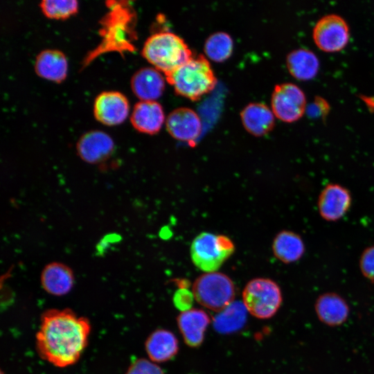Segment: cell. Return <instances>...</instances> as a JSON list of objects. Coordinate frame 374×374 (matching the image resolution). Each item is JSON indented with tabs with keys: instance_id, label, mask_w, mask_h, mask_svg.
Listing matches in <instances>:
<instances>
[{
	"instance_id": "cell-1",
	"label": "cell",
	"mask_w": 374,
	"mask_h": 374,
	"mask_svg": "<svg viewBox=\"0 0 374 374\" xmlns=\"http://www.w3.org/2000/svg\"><path fill=\"white\" fill-rule=\"evenodd\" d=\"M89 321L69 309L49 310L42 315L36 334L39 356L57 367L75 364L87 346Z\"/></svg>"
},
{
	"instance_id": "cell-2",
	"label": "cell",
	"mask_w": 374,
	"mask_h": 374,
	"mask_svg": "<svg viewBox=\"0 0 374 374\" xmlns=\"http://www.w3.org/2000/svg\"><path fill=\"white\" fill-rule=\"evenodd\" d=\"M142 55L165 75L172 73L193 57L184 40L168 31L150 35L144 43Z\"/></svg>"
},
{
	"instance_id": "cell-3",
	"label": "cell",
	"mask_w": 374,
	"mask_h": 374,
	"mask_svg": "<svg viewBox=\"0 0 374 374\" xmlns=\"http://www.w3.org/2000/svg\"><path fill=\"white\" fill-rule=\"evenodd\" d=\"M166 77L176 93L191 100L210 92L217 82L210 63L202 55H194Z\"/></svg>"
},
{
	"instance_id": "cell-4",
	"label": "cell",
	"mask_w": 374,
	"mask_h": 374,
	"mask_svg": "<svg viewBox=\"0 0 374 374\" xmlns=\"http://www.w3.org/2000/svg\"><path fill=\"white\" fill-rule=\"evenodd\" d=\"M235 251L233 241L224 235L202 232L197 235L190 246L193 264L203 271L218 270Z\"/></svg>"
},
{
	"instance_id": "cell-5",
	"label": "cell",
	"mask_w": 374,
	"mask_h": 374,
	"mask_svg": "<svg viewBox=\"0 0 374 374\" xmlns=\"http://www.w3.org/2000/svg\"><path fill=\"white\" fill-rule=\"evenodd\" d=\"M242 301L247 310L253 317L266 319L274 317L283 302L279 285L267 278H256L245 285Z\"/></svg>"
},
{
	"instance_id": "cell-6",
	"label": "cell",
	"mask_w": 374,
	"mask_h": 374,
	"mask_svg": "<svg viewBox=\"0 0 374 374\" xmlns=\"http://www.w3.org/2000/svg\"><path fill=\"white\" fill-rule=\"evenodd\" d=\"M192 292L195 299L204 308L219 312L229 305L235 298V286L226 274L208 272L194 282Z\"/></svg>"
},
{
	"instance_id": "cell-7",
	"label": "cell",
	"mask_w": 374,
	"mask_h": 374,
	"mask_svg": "<svg viewBox=\"0 0 374 374\" xmlns=\"http://www.w3.org/2000/svg\"><path fill=\"white\" fill-rule=\"evenodd\" d=\"M274 114L280 121L292 123L299 120L306 109V98L297 85L285 82L276 84L271 94Z\"/></svg>"
},
{
	"instance_id": "cell-8",
	"label": "cell",
	"mask_w": 374,
	"mask_h": 374,
	"mask_svg": "<svg viewBox=\"0 0 374 374\" xmlns=\"http://www.w3.org/2000/svg\"><path fill=\"white\" fill-rule=\"evenodd\" d=\"M312 37L319 48L326 52L343 49L348 42L349 28L346 20L336 14L321 17L312 31Z\"/></svg>"
},
{
	"instance_id": "cell-9",
	"label": "cell",
	"mask_w": 374,
	"mask_h": 374,
	"mask_svg": "<svg viewBox=\"0 0 374 374\" xmlns=\"http://www.w3.org/2000/svg\"><path fill=\"white\" fill-rule=\"evenodd\" d=\"M353 197L350 190L337 183L327 184L317 199V209L325 221L335 222L344 217L350 209Z\"/></svg>"
},
{
	"instance_id": "cell-10",
	"label": "cell",
	"mask_w": 374,
	"mask_h": 374,
	"mask_svg": "<svg viewBox=\"0 0 374 374\" xmlns=\"http://www.w3.org/2000/svg\"><path fill=\"white\" fill-rule=\"evenodd\" d=\"M109 3L110 12L104 21V39L99 49L104 51H123L129 47L132 49L131 44L127 40L125 29L130 27L126 22L130 21L132 16L129 17V10L123 9L122 6L112 4L111 1Z\"/></svg>"
},
{
	"instance_id": "cell-11",
	"label": "cell",
	"mask_w": 374,
	"mask_h": 374,
	"mask_svg": "<svg viewBox=\"0 0 374 374\" xmlns=\"http://www.w3.org/2000/svg\"><path fill=\"white\" fill-rule=\"evenodd\" d=\"M129 109L128 100L123 93L114 91H104L95 99L93 114L100 123L116 125L126 119Z\"/></svg>"
},
{
	"instance_id": "cell-12",
	"label": "cell",
	"mask_w": 374,
	"mask_h": 374,
	"mask_svg": "<svg viewBox=\"0 0 374 374\" xmlns=\"http://www.w3.org/2000/svg\"><path fill=\"white\" fill-rule=\"evenodd\" d=\"M114 150V143L106 132L92 130L84 134L77 143L80 157L89 163H98L107 159Z\"/></svg>"
},
{
	"instance_id": "cell-13",
	"label": "cell",
	"mask_w": 374,
	"mask_h": 374,
	"mask_svg": "<svg viewBox=\"0 0 374 374\" xmlns=\"http://www.w3.org/2000/svg\"><path fill=\"white\" fill-rule=\"evenodd\" d=\"M166 124L169 134L182 141L193 142L202 132L200 118L195 112L187 107H179L171 112Z\"/></svg>"
},
{
	"instance_id": "cell-14",
	"label": "cell",
	"mask_w": 374,
	"mask_h": 374,
	"mask_svg": "<svg viewBox=\"0 0 374 374\" xmlns=\"http://www.w3.org/2000/svg\"><path fill=\"white\" fill-rule=\"evenodd\" d=\"M314 310L319 320L330 327L342 325L350 314L347 301L335 292L320 294L315 301Z\"/></svg>"
},
{
	"instance_id": "cell-15",
	"label": "cell",
	"mask_w": 374,
	"mask_h": 374,
	"mask_svg": "<svg viewBox=\"0 0 374 374\" xmlns=\"http://www.w3.org/2000/svg\"><path fill=\"white\" fill-rule=\"evenodd\" d=\"M177 323L186 344L196 348L202 344L211 319L204 310L191 308L181 312L177 318Z\"/></svg>"
},
{
	"instance_id": "cell-16",
	"label": "cell",
	"mask_w": 374,
	"mask_h": 374,
	"mask_svg": "<svg viewBox=\"0 0 374 374\" xmlns=\"http://www.w3.org/2000/svg\"><path fill=\"white\" fill-rule=\"evenodd\" d=\"M131 88L135 96L142 101H155L164 91L165 81L159 71L145 67L133 75Z\"/></svg>"
},
{
	"instance_id": "cell-17",
	"label": "cell",
	"mask_w": 374,
	"mask_h": 374,
	"mask_svg": "<svg viewBox=\"0 0 374 374\" xmlns=\"http://www.w3.org/2000/svg\"><path fill=\"white\" fill-rule=\"evenodd\" d=\"M161 105L156 101H142L136 103L130 121L139 132L148 134L157 133L164 122Z\"/></svg>"
},
{
	"instance_id": "cell-18",
	"label": "cell",
	"mask_w": 374,
	"mask_h": 374,
	"mask_svg": "<svg viewBox=\"0 0 374 374\" xmlns=\"http://www.w3.org/2000/svg\"><path fill=\"white\" fill-rule=\"evenodd\" d=\"M44 290L55 296H62L70 292L74 283V275L67 265L53 262L46 265L41 274Z\"/></svg>"
},
{
	"instance_id": "cell-19",
	"label": "cell",
	"mask_w": 374,
	"mask_h": 374,
	"mask_svg": "<svg viewBox=\"0 0 374 374\" xmlns=\"http://www.w3.org/2000/svg\"><path fill=\"white\" fill-rule=\"evenodd\" d=\"M145 348L152 362L162 363L170 360L177 354L179 342L170 330L158 329L148 337Z\"/></svg>"
},
{
	"instance_id": "cell-20",
	"label": "cell",
	"mask_w": 374,
	"mask_h": 374,
	"mask_svg": "<svg viewBox=\"0 0 374 374\" xmlns=\"http://www.w3.org/2000/svg\"><path fill=\"white\" fill-rule=\"evenodd\" d=\"M274 256L285 264H292L300 260L305 253V244L297 233L283 230L278 232L272 242Z\"/></svg>"
},
{
	"instance_id": "cell-21",
	"label": "cell",
	"mask_w": 374,
	"mask_h": 374,
	"mask_svg": "<svg viewBox=\"0 0 374 374\" xmlns=\"http://www.w3.org/2000/svg\"><path fill=\"white\" fill-rule=\"evenodd\" d=\"M35 71L38 76L55 82H61L67 74L68 64L65 55L58 50L47 49L36 57Z\"/></svg>"
},
{
	"instance_id": "cell-22",
	"label": "cell",
	"mask_w": 374,
	"mask_h": 374,
	"mask_svg": "<svg viewBox=\"0 0 374 374\" xmlns=\"http://www.w3.org/2000/svg\"><path fill=\"white\" fill-rule=\"evenodd\" d=\"M244 127L250 134L261 136L269 133L274 126V114L265 105L253 103L241 112Z\"/></svg>"
},
{
	"instance_id": "cell-23",
	"label": "cell",
	"mask_w": 374,
	"mask_h": 374,
	"mask_svg": "<svg viewBox=\"0 0 374 374\" xmlns=\"http://www.w3.org/2000/svg\"><path fill=\"white\" fill-rule=\"evenodd\" d=\"M286 64L290 74L300 80L313 78L319 68V61L317 55L304 48L290 52L287 55Z\"/></svg>"
},
{
	"instance_id": "cell-24",
	"label": "cell",
	"mask_w": 374,
	"mask_h": 374,
	"mask_svg": "<svg viewBox=\"0 0 374 374\" xmlns=\"http://www.w3.org/2000/svg\"><path fill=\"white\" fill-rule=\"evenodd\" d=\"M247 309L240 301H233L223 310L217 312L213 319L215 330L223 334L239 330L247 320Z\"/></svg>"
},
{
	"instance_id": "cell-25",
	"label": "cell",
	"mask_w": 374,
	"mask_h": 374,
	"mask_svg": "<svg viewBox=\"0 0 374 374\" xmlns=\"http://www.w3.org/2000/svg\"><path fill=\"white\" fill-rule=\"evenodd\" d=\"M233 43L231 36L224 32L211 35L206 40L204 52L214 62H224L233 52Z\"/></svg>"
},
{
	"instance_id": "cell-26",
	"label": "cell",
	"mask_w": 374,
	"mask_h": 374,
	"mask_svg": "<svg viewBox=\"0 0 374 374\" xmlns=\"http://www.w3.org/2000/svg\"><path fill=\"white\" fill-rule=\"evenodd\" d=\"M40 8L46 17L64 19L77 12L78 3L75 0H44L40 3Z\"/></svg>"
},
{
	"instance_id": "cell-27",
	"label": "cell",
	"mask_w": 374,
	"mask_h": 374,
	"mask_svg": "<svg viewBox=\"0 0 374 374\" xmlns=\"http://www.w3.org/2000/svg\"><path fill=\"white\" fill-rule=\"evenodd\" d=\"M359 267L364 278L374 282V244L363 250L359 260Z\"/></svg>"
},
{
	"instance_id": "cell-28",
	"label": "cell",
	"mask_w": 374,
	"mask_h": 374,
	"mask_svg": "<svg viewBox=\"0 0 374 374\" xmlns=\"http://www.w3.org/2000/svg\"><path fill=\"white\" fill-rule=\"evenodd\" d=\"M126 374H163V372L154 362L139 359L132 362Z\"/></svg>"
},
{
	"instance_id": "cell-29",
	"label": "cell",
	"mask_w": 374,
	"mask_h": 374,
	"mask_svg": "<svg viewBox=\"0 0 374 374\" xmlns=\"http://www.w3.org/2000/svg\"><path fill=\"white\" fill-rule=\"evenodd\" d=\"M194 295L187 288H179L175 294L173 302L177 309L184 312L191 309Z\"/></svg>"
}]
</instances>
